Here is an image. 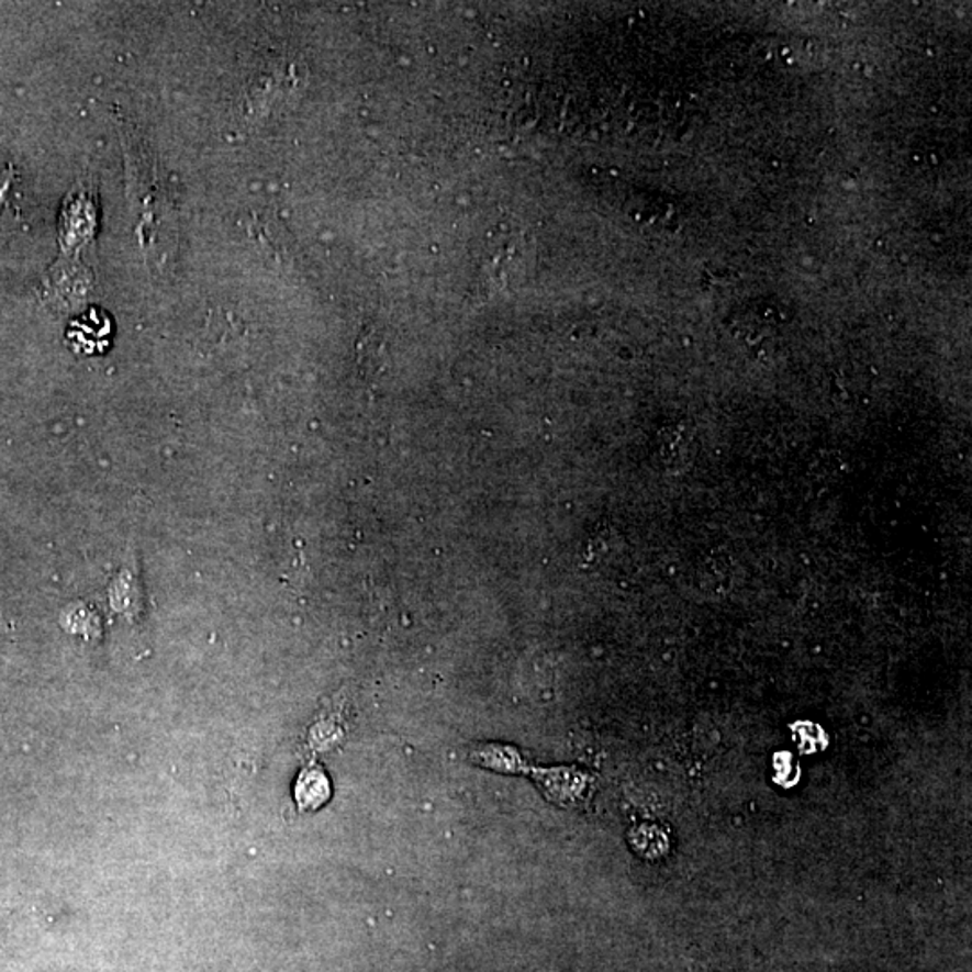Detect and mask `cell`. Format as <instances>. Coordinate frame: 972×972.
Here are the masks:
<instances>
[{
	"label": "cell",
	"instance_id": "1",
	"mask_svg": "<svg viewBox=\"0 0 972 972\" xmlns=\"http://www.w3.org/2000/svg\"><path fill=\"white\" fill-rule=\"evenodd\" d=\"M329 796V783L321 771L310 769L298 782V802L306 808L320 807Z\"/></svg>",
	"mask_w": 972,
	"mask_h": 972
}]
</instances>
